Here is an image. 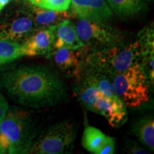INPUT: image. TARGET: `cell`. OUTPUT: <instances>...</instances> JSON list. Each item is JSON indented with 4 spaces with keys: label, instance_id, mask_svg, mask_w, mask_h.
Returning <instances> with one entry per match:
<instances>
[{
    "label": "cell",
    "instance_id": "1",
    "mask_svg": "<svg viewBox=\"0 0 154 154\" xmlns=\"http://www.w3.org/2000/svg\"><path fill=\"white\" fill-rule=\"evenodd\" d=\"M0 85L20 104L39 109L65 101L66 87L57 73L45 66H24L0 75Z\"/></svg>",
    "mask_w": 154,
    "mask_h": 154
},
{
    "label": "cell",
    "instance_id": "2",
    "mask_svg": "<svg viewBox=\"0 0 154 154\" xmlns=\"http://www.w3.org/2000/svg\"><path fill=\"white\" fill-rule=\"evenodd\" d=\"M37 136V123L27 111L11 108L0 123V145L9 153H28Z\"/></svg>",
    "mask_w": 154,
    "mask_h": 154
},
{
    "label": "cell",
    "instance_id": "3",
    "mask_svg": "<svg viewBox=\"0 0 154 154\" xmlns=\"http://www.w3.org/2000/svg\"><path fill=\"white\" fill-rule=\"evenodd\" d=\"M141 61V53L138 42L120 43L104 48L88 56L86 67L113 77L130 66Z\"/></svg>",
    "mask_w": 154,
    "mask_h": 154
},
{
    "label": "cell",
    "instance_id": "4",
    "mask_svg": "<svg viewBox=\"0 0 154 154\" xmlns=\"http://www.w3.org/2000/svg\"><path fill=\"white\" fill-rule=\"evenodd\" d=\"M116 96L130 107H140L149 100L150 84L140 63L113 77Z\"/></svg>",
    "mask_w": 154,
    "mask_h": 154
},
{
    "label": "cell",
    "instance_id": "5",
    "mask_svg": "<svg viewBox=\"0 0 154 154\" xmlns=\"http://www.w3.org/2000/svg\"><path fill=\"white\" fill-rule=\"evenodd\" d=\"M76 131L74 124L68 121L58 123L35 138L28 153L59 154L71 149Z\"/></svg>",
    "mask_w": 154,
    "mask_h": 154
},
{
    "label": "cell",
    "instance_id": "6",
    "mask_svg": "<svg viewBox=\"0 0 154 154\" xmlns=\"http://www.w3.org/2000/svg\"><path fill=\"white\" fill-rule=\"evenodd\" d=\"M76 28L84 48L86 47L97 51L122 43V34L102 22L80 19Z\"/></svg>",
    "mask_w": 154,
    "mask_h": 154
},
{
    "label": "cell",
    "instance_id": "7",
    "mask_svg": "<svg viewBox=\"0 0 154 154\" xmlns=\"http://www.w3.org/2000/svg\"><path fill=\"white\" fill-rule=\"evenodd\" d=\"M37 29L29 11L20 9L0 22V39L23 44Z\"/></svg>",
    "mask_w": 154,
    "mask_h": 154
},
{
    "label": "cell",
    "instance_id": "8",
    "mask_svg": "<svg viewBox=\"0 0 154 154\" xmlns=\"http://www.w3.org/2000/svg\"><path fill=\"white\" fill-rule=\"evenodd\" d=\"M72 13L79 19L104 22L113 12L106 0H71Z\"/></svg>",
    "mask_w": 154,
    "mask_h": 154
},
{
    "label": "cell",
    "instance_id": "9",
    "mask_svg": "<svg viewBox=\"0 0 154 154\" xmlns=\"http://www.w3.org/2000/svg\"><path fill=\"white\" fill-rule=\"evenodd\" d=\"M104 116L111 126L119 128L127 120L126 105L118 96L100 95L95 105V112Z\"/></svg>",
    "mask_w": 154,
    "mask_h": 154
},
{
    "label": "cell",
    "instance_id": "10",
    "mask_svg": "<svg viewBox=\"0 0 154 154\" xmlns=\"http://www.w3.org/2000/svg\"><path fill=\"white\" fill-rule=\"evenodd\" d=\"M54 27L55 26L38 28L22 44L24 56L36 57L49 55L54 49Z\"/></svg>",
    "mask_w": 154,
    "mask_h": 154
},
{
    "label": "cell",
    "instance_id": "11",
    "mask_svg": "<svg viewBox=\"0 0 154 154\" xmlns=\"http://www.w3.org/2000/svg\"><path fill=\"white\" fill-rule=\"evenodd\" d=\"M54 34V49L66 47L76 51L84 48V44L79 37L76 26L69 19L55 26Z\"/></svg>",
    "mask_w": 154,
    "mask_h": 154
},
{
    "label": "cell",
    "instance_id": "12",
    "mask_svg": "<svg viewBox=\"0 0 154 154\" xmlns=\"http://www.w3.org/2000/svg\"><path fill=\"white\" fill-rule=\"evenodd\" d=\"M38 28L56 26L65 19H69L71 14L66 11H58L44 9L32 5L29 11Z\"/></svg>",
    "mask_w": 154,
    "mask_h": 154
},
{
    "label": "cell",
    "instance_id": "13",
    "mask_svg": "<svg viewBox=\"0 0 154 154\" xmlns=\"http://www.w3.org/2000/svg\"><path fill=\"white\" fill-rule=\"evenodd\" d=\"M54 65L63 72H77L80 66L79 55L75 50L66 47L54 49L48 55Z\"/></svg>",
    "mask_w": 154,
    "mask_h": 154
},
{
    "label": "cell",
    "instance_id": "14",
    "mask_svg": "<svg viewBox=\"0 0 154 154\" xmlns=\"http://www.w3.org/2000/svg\"><path fill=\"white\" fill-rule=\"evenodd\" d=\"M82 81L95 86L103 96L108 97L117 96L114 91L113 78L109 75L86 67L85 72L83 74Z\"/></svg>",
    "mask_w": 154,
    "mask_h": 154
},
{
    "label": "cell",
    "instance_id": "15",
    "mask_svg": "<svg viewBox=\"0 0 154 154\" xmlns=\"http://www.w3.org/2000/svg\"><path fill=\"white\" fill-rule=\"evenodd\" d=\"M132 131L151 151L154 150V120L153 116H146L134 125Z\"/></svg>",
    "mask_w": 154,
    "mask_h": 154
},
{
    "label": "cell",
    "instance_id": "16",
    "mask_svg": "<svg viewBox=\"0 0 154 154\" xmlns=\"http://www.w3.org/2000/svg\"><path fill=\"white\" fill-rule=\"evenodd\" d=\"M112 12L121 17L134 16L145 8L143 0H106Z\"/></svg>",
    "mask_w": 154,
    "mask_h": 154
},
{
    "label": "cell",
    "instance_id": "17",
    "mask_svg": "<svg viewBox=\"0 0 154 154\" xmlns=\"http://www.w3.org/2000/svg\"><path fill=\"white\" fill-rule=\"evenodd\" d=\"M107 136L96 127L88 126L84 129L82 137V146L86 151L92 153H97Z\"/></svg>",
    "mask_w": 154,
    "mask_h": 154
},
{
    "label": "cell",
    "instance_id": "18",
    "mask_svg": "<svg viewBox=\"0 0 154 154\" xmlns=\"http://www.w3.org/2000/svg\"><path fill=\"white\" fill-rule=\"evenodd\" d=\"M79 98L82 104L88 110L95 112V105L101 93L95 86L82 81L78 86L77 91Z\"/></svg>",
    "mask_w": 154,
    "mask_h": 154
},
{
    "label": "cell",
    "instance_id": "19",
    "mask_svg": "<svg viewBox=\"0 0 154 154\" xmlns=\"http://www.w3.org/2000/svg\"><path fill=\"white\" fill-rule=\"evenodd\" d=\"M22 56V44L0 39V65L11 62Z\"/></svg>",
    "mask_w": 154,
    "mask_h": 154
},
{
    "label": "cell",
    "instance_id": "20",
    "mask_svg": "<svg viewBox=\"0 0 154 154\" xmlns=\"http://www.w3.org/2000/svg\"><path fill=\"white\" fill-rule=\"evenodd\" d=\"M137 40L141 57L154 53V38L153 26L145 27L138 34Z\"/></svg>",
    "mask_w": 154,
    "mask_h": 154
},
{
    "label": "cell",
    "instance_id": "21",
    "mask_svg": "<svg viewBox=\"0 0 154 154\" xmlns=\"http://www.w3.org/2000/svg\"><path fill=\"white\" fill-rule=\"evenodd\" d=\"M32 5L58 11L68 10L71 0H28Z\"/></svg>",
    "mask_w": 154,
    "mask_h": 154
},
{
    "label": "cell",
    "instance_id": "22",
    "mask_svg": "<svg viewBox=\"0 0 154 154\" xmlns=\"http://www.w3.org/2000/svg\"><path fill=\"white\" fill-rule=\"evenodd\" d=\"M115 151V138L107 136L106 139L96 154H113Z\"/></svg>",
    "mask_w": 154,
    "mask_h": 154
},
{
    "label": "cell",
    "instance_id": "23",
    "mask_svg": "<svg viewBox=\"0 0 154 154\" xmlns=\"http://www.w3.org/2000/svg\"><path fill=\"white\" fill-rule=\"evenodd\" d=\"M8 110V103H7V100L3 96V94L0 92V123L2 121Z\"/></svg>",
    "mask_w": 154,
    "mask_h": 154
},
{
    "label": "cell",
    "instance_id": "24",
    "mask_svg": "<svg viewBox=\"0 0 154 154\" xmlns=\"http://www.w3.org/2000/svg\"><path fill=\"white\" fill-rule=\"evenodd\" d=\"M129 153H148L145 150L141 149L140 147H138L137 144L134 143L132 146H131V149H129Z\"/></svg>",
    "mask_w": 154,
    "mask_h": 154
},
{
    "label": "cell",
    "instance_id": "25",
    "mask_svg": "<svg viewBox=\"0 0 154 154\" xmlns=\"http://www.w3.org/2000/svg\"><path fill=\"white\" fill-rule=\"evenodd\" d=\"M11 0H0V12L5 8L8 4L10 2Z\"/></svg>",
    "mask_w": 154,
    "mask_h": 154
},
{
    "label": "cell",
    "instance_id": "26",
    "mask_svg": "<svg viewBox=\"0 0 154 154\" xmlns=\"http://www.w3.org/2000/svg\"><path fill=\"white\" fill-rule=\"evenodd\" d=\"M1 153H6V151H5V149L2 147L1 145H0V154Z\"/></svg>",
    "mask_w": 154,
    "mask_h": 154
},
{
    "label": "cell",
    "instance_id": "27",
    "mask_svg": "<svg viewBox=\"0 0 154 154\" xmlns=\"http://www.w3.org/2000/svg\"><path fill=\"white\" fill-rule=\"evenodd\" d=\"M146 1H148V2H151V0H146Z\"/></svg>",
    "mask_w": 154,
    "mask_h": 154
}]
</instances>
